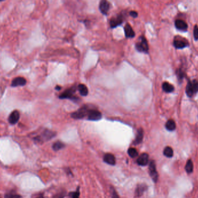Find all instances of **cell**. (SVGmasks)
<instances>
[{"instance_id":"obj_30","label":"cell","mask_w":198,"mask_h":198,"mask_svg":"<svg viewBox=\"0 0 198 198\" xmlns=\"http://www.w3.org/2000/svg\"><path fill=\"white\" fill-rule=\"evenodd\" d=\"M129 14H130V16H132L134 18H136L138 16L137 12H135V11H133H133H130V13H129Z\"/></svg>"},{"instance_id":"obj_28","label":"cell","mask_w":198,"mask_h":198,"mask_svg":"<svg viewBox=\"0 0 198 198\" xmlns=\"http://www.w3.org/2000/svg\"><path fill=\"white\" fill-rule=\"evenodd\" d=\"M111 198H119V197L114 187H111Z\"/></svg>"},{"instance_id":"obj_16","label":"cell","mask_w":198,"mask_h":198,"mask_svg":"<svg viewBox=\"0 0 198 198\" xmlns=\"http://www.w3.org/2000/svg\"><path fill=\"white\" fill-rule=\"evenodd\" d=\"M104 162L109 165L114 166L116 164V159L114 155L111 153H106L103 157Z\"/></svg>"},{"instance_id":"obj_32","label":"cell","mask_w":198,"mask_h":198,"mask_svg":"<svg viewBox=\"0 0 198 198\" xmlns=\"http://www.w3.org/2000/svg\"><path fill=\"white\" fill-rule=\"evenodd\" d=\"M55 89H56V90H61V89H62V87H61V86H59V85H57V86H56Z\"/></svg>"},{"instance_id":"obj_1","label":"cell","mask_w":198,"mask_h":198,"mask_svg":"<svg viewBox=\"0 0 198 198\" xmlns=\"http://www.w3.org/2000/svg\"><path fill=\"white\" fill-rule=\"evenodd\" d=\"M56 133L54 132L46 129L41 134V135H38L34 137V140L36 143H42L44 141L51 140V138L54 137Z\"/></svg>"},{"instance_id":"obj_15","label":"cell","mask_w":198,"mask_h":198,"mask_svg":"<svg viewBox=\"0 0 198 198\" xmlns=\"http://www.w3.org/2000/svg\"><path fill=\"white\" fill-rule=\"evenodd\" d=\"M100 12L103 15H107L109 9V3L107 0H101L99 5Z\"/></svg>"},{"instance_id":"obj_23","label":"cell","mask_w":198,"mask_h":198,"mask_svg":"<svg viewBox=\"0 0 198 198\" xmlns=\"http://www.w3.org/2000/svg\"><path fill=\"white\" fill-rule=\"evenodd\" d=\"M163 154L167 158H171L173 156V150L170 147H166L163 151Z\"/></svg>"},{"instance_id":"obj_13","label":"cell","mask_w":198,"mask_h":198,"mask_svg":"<svg viewBox=\"0 0 198 198\" xmlns=\"http://www.w3.org/2000/svg\"><path fill=\"white\" fill-rule=\"evenodd\" d=\"M26 80L21 77H16L13 80L11 83V86L12 87H18V86H22L26 84Z\"/></svg>"},{"instance_id":"obj_31","label":"cell","mask_w":198,"mask_h":198,"mask_svg":"<svg viewBox=\"0 0 198 198\" xmlns=\"http://www.w3.org/2000/svg\"><path fill=\"white\" fill-rule=\"evenodd\" d=\"M65 196V194L63 193V192H61L60 194H58L57 196H56V198H64Z\"/></svg>"},{"instance_id":"obj_22","label":"cell","mask_w":198,"mask_h":198,"mask_svg":"<svg viewBox=\"0 0 198 198\" xmlns=\"http://www.w3.org/2000/svg\"><path fill=\"white\" fill-rule=\"evenodd\" d=\"M64 147H65V145L64 143H63L61 141H58L55 142L54 144H53L52 148L54 149V150L55 151H59L60 150L63 148Z\"/></svg>"},{"instance_id":"obj_24","label":"cell","mask_w":198,"mask_h":198,"mask_svg":"<svg viewBox=\"0 0 198 198\" xmlns=\"http://www.w3.org/2000/svg\"><path fill=\"white\" fill-rule=\"evenodd\" d=\"M5 198H23L21 195L14 191H10L5 195Z\"/></svg>"},{"instance_id":"obj_6","label":"cell","mask_w":198,"mask_h":198,"mask_svg":"<svg viewBox=\"0 0 198 198\" xmlns=\"http://www.w3.org/2000/svg\"><path fill=\"white\" fill-rule=\"evenodd\" d=\"M90 109L87 107V106H83L81 107L78 111L73 112L71 114V117L74 119H82L83 118L87 116L88 113Z\"/></svg>"},{"instance_id":"obj_29","label":"cell","mask_w":198,"mask_h":198,"mask_svg":"<svg viewBox=\"0 0 198 198\" xmlns=\"http://www.w3.org/2000/svg\"><path fill=\"white\" fill-rule=\"evenodd\" d=\"M194 37L196 41L198 40V26L195 25L194 28Z\"/></svg>"},{"instance_id":"obj_27","label":"cell","mask_w":198,"mask_h":198,"mask_svg":"<svg viewBox=\"0 0 198 198\" xmlns=\"http://www.w3.org/2000/svg\"><path fill=\"white\" fill-rule=\"evenodd\" d=\"M68 196L71 198H80V187H78L77 191L74 192H71L68 194Z\"/></svg>"},{"instance_id":"obj_21","label":"cell","mask_w":198,"mask_h":198,"mask_svg":"<svg viewBox=\"0 0 198 198\" xmlns=\"http://www.w3.org/2000/svg\"><path fill=\"white\" fill-rule=\"evenodd\" d=\"M78 89L79 90L81 96H85L88 94V89L86 85L83 84H80L78 86Z\"/></svg>"},{"instance_id":"obj_19","label":"cell","mask_w":198,"mask_h":198,"mask_svg":"<svg viewBox=\"0 0 198 198\" xmlns=\"http://www.w3.org/2000/svg\"><path fill=\"white\" fill-rule=\"evenodd\" d=\"M162 89L166 93H170L174 90V88L172 85L170 84L169 83L165 82L162 85Z\"/></svg>"},{"instance_id":"obj_3","label":"cell","mask_w":198,"mask_h":198,"mask_svg":"<svg viewBox=\"0 0 198 198\" xmlns=\"http://www.w3.org/2000/svg\"><path fill=\"white\" fill-rule=\"evenodd\" d=\"M198 91V82L196 80L189 81L186 87V93L187 95L191 97Z\"/></svg>"},{"instance_id":"obj_2","label":"cell","mask_w":198,"mask_h":198,"mask_svg":"<svg viewBox=\"0 0 198 198\" xmlns=\"http://www.w3.org/2000/svg\"><path fill=\"white\" fill-rule=\"evenodd\" d=\"M136 49L140 52H144L147 54L149 51V47L147 41L144 36L140 37L139 41L135 44Z\"/></svg>"},{"instance_id":"obj_9","label":"cell","mask_w":198,"mask_h":198,"mask_svg":"<svg viewBox=\"0 0 198 198\" xmlns=\"http://www.w3.org/2000/svg\"><path fill=\"white\" fill-rule=\"evenodd\" d=\"M20 118V113L18 110H15L11 112L8 117V122L11 125H15L18 122Z\"/></svg>"},{"instance_id":"obj_4","label":"cell","mask_w":198,"mask_h":198,"mask_svg":"<svg viewBox=\"0 0 198 198\" xmlns=\"http://www.w3.org/2000/svg\"><path fill=\"white\" fill-rule=\"evenodd\" d=\"M76 89H77L76 86H73L72 88H70L65 90L60 95V96H59V98L61 99H71V100L77 101L78 100H79V99L78 98L74 96V94L76 91Z\"/></svg>"},{"instance_id":"obj_25","label":"cell","mask_w":198,"mask_h":198,"mask_svg":"<svg viewBox=\"0 0 198 198\" xmlns=\"http://www.w3.org/2000/svg\"><path fill=\"white\" fill-rule=\"evenodd\" d=\"M127 153L132 158H136L138 156V151H137V150L135 148H129V150L127 151Z\"/></svg>"},{"instance_id":"obj_26","label":"cell","mask_w":198,"mask_h":198,"mask_svg":"<svg viewBox=\"0 0 198 198\" xmlns=\"http://www.w3.org/2000/svg\"><path fill=\"white\" fill-rule=\"evenodd\" d=\"M185 169L188 173H191L193 171L194 166H193V163L191 160L189 159L187 161V164L185 165Z\"/></svg>"},{"instance_id":"obj_35","label":"cell","mask_w":198,"mask_h":198,"mask_svg":"<svg viewBox=\"0 0 198 198\" xmlns=\"http://www.w3.org/2000/svg\"><path fill=\"white\" fill-rule=\"evenodd\" d=\"M0 198H1V197H0Z\"/></svg>"},{"instance_id":"obj_14","label":"cell","mask_w":198,"mask_h":198,"mask_svg":"<svg viewBox=\"0 0 198 198\" xmlns=\"http://www.w3.org/2000/svg\"><path fill=\"white\" fill-rule=\"evenodd\" d=\"M149 162V156L147 153H142L137 159V163L141 166L148 165Z\"/></svg>"},{"instance_id":"obj_34","label":"cell","mask_w":198,"mask_h":198,"mask_svg":"<svg viewBox=\"0 0 198 198\" xmlns=\"http://www.w3.org/2000/svg\"><path fill=\"white\" fill-rule=\"evenodd\" d=\"M5 0H0V2H3V1H4Z\"/></svg>"},{"instance_id":"obj_5","label":"cell","mask_w":198,"mask_h":198,"mask_svg":"<svg viewBox=\"0 0 198 198\" xmlns=\"http://www.w3.org/2000/svg\"><path fill=\"white\" fill-rule=\"evenodd\" d=\"M149 173L153 182H156L158 180L159 175L156 171L155 162L153 160L151 161L149 164Z\"/></svg>"},{"instance_id":"obj_8","label":"cell","mask_w":198,"mask_h":198,"mask_svg":"<svg viewBox=\"0 0 198 198\" xmlns=\"http://www.w3.org/2000/svg\"><path fill=\"white\" fill-rule=\"evenodd\" d=\"M87 117L89 121H96L100 120L102 117V115L98 110L96 109H90L88 113Z\"/></svg>"},{"instance_id":"obj_33","label":"cell","mask_w":198,"mask_h":198,"mask_svg":"<svg viewBox=\"0 0 198 198\" xmlns=\"http://www.w3.org/2000/svg\"><path fill=\"white\" fill-rule=\"evenodd\" d=\"M44 198V196L42 195H40V196H39V197H38L37 198Z\"/></svg>"},{"instance_id":"obj_18","label":"cell","mask_w":198,"mask_h":198,"mask_svg":"<svg viewBox=\"0 0 198 198\" xmlns=\"http://www.w3.org/2000/svg\"><path fill=\"white\" fill-rule=\"evenodd\" d=\"M143 135H144L143 130L142 128H140L137 130V133L136 137H135V140L134 141L133 144L135 145H138V144H140L142 142V140H143Z\"/></svg>"},{"instance_id":"obj_7","label":"cell","mask_w":198,"mask_h":198,"mask_svg":"<svg viewBox=\"0 0 198 198\" xmlns=\"http://www.w3.org/2000/svg\"><path fill=\"white\" fill-rule=\"evenodd\" d=\"M173 45L176 49H183L188 46V42L185 39L181 36H176L174 38Z\"/></svg>"},{"instance_id":"obj_17","label":"cell","mask_w":198,"mask_h":198,"mask_svg":"<svg viewBox=\"0 0 198 198\" xmlns=\"http://www.w3.org/2000/svg\"><path fill=\"white\" fill-rule=\"evenodd\" d=\"M124 31H125V34L126 38H133L135 36V33L131 27V26L129 24H126L124 28Z\"/></svg>"},{"instance_id":"obj_10","label":"cell","mask_w":198,"mask_h":198,"mask_svg":"<svg viewBox=\"0 0 198 198\" xmlns=\"http://www.w3.org/2000/svg\"><path fill=\"white\" fill-rule=\"evenodd\" d=\"M124 17L122 15H119L116 17L112 18L110 20V26L111 28H115L118 26L121 25L123 22Z\"/></svg>"},{"instance_id":"obj_11","label":"cell","mask_w":198,"mask_h":198,"mask_svg":"<svg viewBox=\"0 0 198 198\" xmlns=\"http://www.w3.org/2000/svg\"><path fill=\"white\" fill-rule=\"evenodd\" d=\"M175 27L177 30L185 32L187 31L188 26L185 21L181 19H177L175 21Z\"/></svg>"},{"instance_id":"obj_12","label":"cell","mask_w":198,"mask_h":198,"mask_svg":"<svg viewBox=\"0 0 198 198\" xmlns=\"http://www.w3.org/2000/svg\"><path fill=\"white\" fill-rule=\"evenodd\" d=\"M147 189V186L146 185V184H138L135 188V198H138L141 197Z\"/></svg>"},{"instance_id":"obj_20","label":"cell","mask_w":198,"mask_h":198,"mask_svg":"<svg viewBox=\"0 0 198 198\" xmlns=\"http://www.w3.org/2000/svg\"><path fill=\"white\" fill-rule=\"evenodd\" d=\"M165 126L166 129L169 131H173L176 129V123L173 119H169V121H167Z\"/></svg>"}]
</instances>
